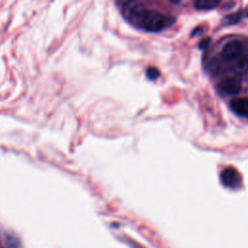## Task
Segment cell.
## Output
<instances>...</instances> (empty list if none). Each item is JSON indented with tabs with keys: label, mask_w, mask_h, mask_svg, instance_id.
<instances>
[{
	"label": "cell",
	"mask_w": 248,
	"mask_h": 248,
	"mask_svg": "<svg viewBox=\"0 0 248 248\" xmlns=\"http://www.w3.org/2000/svg\"><path fill=\"white\" fill-rule=\"evenodd\" d=\"M175 18L170 16H166L158 11H146L143 15L139 26L146 31L157 32L161 31L174 22Z\"/></svg>",
	"instance_id": "cell-1"
},
{
	"label": "cell",
	"mask_w": 248,
	"mask_h": 248,
	"mask_svg": "<svg viewBox=\"0 0 248 248\" xmlns=\"http://www.w3.org/2000/svg\"><path fill=\"white\" fill-rule=\"evenodd\" d=\"M244 46L243 43L239 40L229 41L222 49V56L226 60H235L243 54Z\"/></svg>",
	"instance_id": "cell-2"
},
{
	"label": "cell",
	"mask_w": 248,
	"mask_h": 248,
	"mask_svg": "<svg viewBox=\"0 0 248 248\" xmlns=\"http://www.w3.org/2000/svg\"><path fill=\"white\" fill-rule=\"evenodd\" d=\"M222 183L229 188H237L240 186L241 177L238 171L233 168H227L221 174Z\"/></svg>",
	"instance_id": "cell-3"
},
{
	"label": "cell",
	"mask_w": 248,
	"mask_h": 248,
	"mask_svg": "<svg viewBox=\"0 0 248 248\" xmlns=\"http://www.w3.org/2000/svg\"><path fill=\"white\" fill-rule=\"evenodd\" d=\"M219 89L221 92L228 95H235L241 90V81L236 78H226L219 83Z\"/></svg>",
	"instance_id": "cell-4"
},
{
	"label": "cell",
	"mask_w": 248,
	"mask_h": 248,
	"mask_svg": "<svg viewBox=\"0 0 248 248\" xmlns=\"http://www.w3.org/2000/svg\"><path fill=\"white\" fill-rule=\"evenodd\" d=\"M230 107L237 115L248 117V98H234L230 102Z\"/></svg>",
	"instance_id": "cell-5"
},
{
	"label": "cell",
	"mask_w": 248,
	"mask_h": 248,
	"mask_svg": "<svg viewBox=\"0 0 248 248\" xmlns=\"http://www.w3.org/2000/svg\"><path fill=\"white\" fill-rule=\"evenodd\" d=\"M219 5V1L214 0H200L195 2V8L200 11L212 10Z\"/></svg>",
	"instance_id": "cell-6"
},
{
	"label": "cell",
	"mask_w": 248,
	"mask_h": 248,
	"mask_svg": "<svg viewBox=\"0 0 248 248\" xmlns=\"http://www.w3.org/2000/svg\"><path fill=\"white\" fill-rule=\"evenodd\" d=\"M234 69L237 72H244L248 70V55L244 53L234 60Z\"/></svg>",
	"instance_id": "cell-7"
},
{
	"label": "cell",
	"mask_w": 248,
	"mask_h": 248,
	"mask_svg": "<svg viewBox=\"0 0 248 248\" xmlns=\"http://www.w3.org/2000/svg\"><path fill=\"white\" fill-rule=\"evenodd\" d=\"M245 14V12L243 13V12H239V13H237V14H234V15H232V16H228L227 17V22H228V24H232V23H235V22H237L239 19H241L244 16Z\"/></svg>",
	"instance_id": "cell-8"
},
{
	"label": "cell",
	"mask_w": 248,
	"mask_h": 248,
	"mask_svg": "<svg viewBox=\"0 0 248 248\" xmlns=\"http://www.w3.org/2000/svg\"><path fill=\"white\" fill-rule=\"evenodd\" d=\"M159 76H160V72H159L156 68H154V67L148 68L147 71H146V77H147L149 79L154 80V79L158 78Z\"/></svg>",
	"instance_id": "cell-9"
}]
</instances>
